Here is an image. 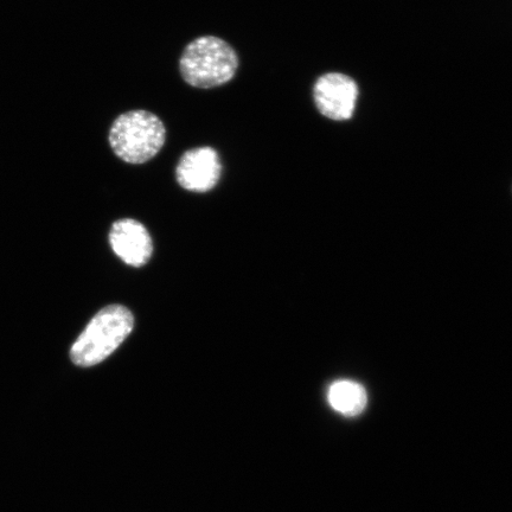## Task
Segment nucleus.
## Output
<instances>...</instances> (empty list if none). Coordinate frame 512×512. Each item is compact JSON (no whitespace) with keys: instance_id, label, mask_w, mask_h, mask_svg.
I'll list each match as a JSON object with an SVG mask.
<instances>
[{"instance_id":"7","label":"nucleus","mask_w":512,"mask_h":512,"mask_svg":"<svg viewBox=\"0 0 512 512\" xmlns=\"http://www.w3.org/2000/svg\"><path fill=\"white\" fill-rule=\"evenodd\" d=\"M328 400L336 412L354 418L366 409L368 396L360 383L342 380L332 384Z\"/></svg>"},{"instance_id":"1","label":"nucleus","mask_w":512,"mask_h":512,"mask_svg":"<svg viewBox=\"0 0 512 512\" xmlns=\"http://www.w3.org/2000/svg\"><path fill=\"white\" fill-rule=\"evenodd\" d=\"M239 68L235 49L222 38L198 37L188 44L179 60V70L188 85L210 89L232 81Z\"/></svg>"},{"instance_id":"4","label":"nucleus","mask_w":512,"mask_h":512,"mask_svg":"<svg viewBox=\"0 0 512 512\" xmlns=\"http://www.w3.org/2000/svg\"><path fill=\"white\" fill-rule=\"evenodd\" d=\"M357 98V83L344 74L329 73L320 76L313 87L317 110L331 120L351 119Z\"/></svg>"},{"instance_id":"5","label":"nucleus","mask_w":512,"mask_h":512,"mask_svg":"<svg viewBox=\"0 0 512 512\" xmlns=\"http://www.w3.org/2000/svg\"><path fill=\"white\" fill-rule=\"evenodd\" d=\"M222 164L213 147L202 146L189 150L179 159L176 168V179L185 190L207 192L219 183Z\"/></svg>"},{"instance_id":"2","label":"nucleus","mask_w":512,"mask_h":512,"mask_svg":"<svg viewBox=\"0 0 512 512\" xmlns=\"http://www.w3.org/2000/svg\"><path fill=\"white\" fill-rule=\"evenodd\" d=\"M133 328L134 317L130 310L123 305L106 306L76 339L70 358L78 367H94L107 360L131 335Z\"/></svg>"},{"instance_id":"3","label":"nucleus","mask_w":512,"mask_h":512,"mask_svg":"<svg viewBox=\"0 0 512 512\" xmlns=\"http://www.w3.org/2000/svg\"><path fill=\"white\" fill-rule=\"evenodd\" d=\"M166 128L156 114L137 110L119 115L108 134L114 155L128 164H144L163 149Z\"/></svg>"},{"instance_id":"6","label":"nucleus","mask_w":512,"mask_h":512,"mask_svg":"<svg viewBox=\"0 0 512 512\" xmlns=\"http://www.w3.org/2000/svg\"><path fill=\"white\" fill-rule=\"evenodd\" d=\"M110 243L113 252L125 264L133 267L146 265L153 253L149 232L142 223L132 219L119 220L113 224Z\"/></svg>"}]
</instances>
